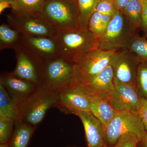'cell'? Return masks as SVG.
<instances>
[{
	"label": "cell",
	"instance_id": "obj_35",
	"mask_svg": "<svg viewBox=\"0 0 147 147\" xmlns=\"http://www.w3.org/2000/svg\"><path fill=\"white\" fill-rule=\"evenodd\" d=\"M13 0H0V2H6L9 3L12 5L13 4Z\"/></svg>",
	"mask_w": 147,
	"mask_h": 147
},
{
	"label": "cell",
	"instance_id": "obj_19",
	"mask_svg": "<svg viewBox=\"0 0 147 147\" xmlns=\"http://www.w3.org/2000/svg\"><path fill=\"white\" fill-rule=\"evenodd\" d=\"M45 0H13L12 13L18 16L40 15Z\"/></svg>",
	"mask_w": 147,
	"mask_h": 147
},
{
	"label": "cell",
	"instance_id": "obj_28",
	"mask_svg": "<svg viewBox=\"0 0 147 147\" xmlns=\"http://www.w3.org/2000/svg\"><path fill=\"white\" fill-rule=\"evenodd\" d=\"M96 11L102 14L113 17L118 10L113 1L100 0L96 7Z\"/></svg>",
	"mask_w": 147,
	"mask_h": 147
},
{
	"label": "cell",
	"instance_id": "obj_29",
	"mask_svg": "<svg viewBox=\"0 0 147 147\" xmlns=\"http://www.w3.org/2000/svg\"><path fill=\"white\" fill-rule=\"evenodd\" d=\"M140 140L136 134L128 133L119 139L115 147H137Z\"/></svg>",
	"mask_w": 147,
	"mask_h": 147
},
{
	"label": "cell",
	"instance_id": "obj_2",
	"mask_svg": "<svg viewBox=\"0 0 147 147\" xmlns=\"http://www.w3.org/2000/svg\"><path fill=\"white\" fill-rule=\"evenodd\" d=\"M128 133L136 134L140 142H145L147 139V131L138 112L117 111L113 120L104 129L105 145L115 146L122 136Z\"/></svg>",
	"mask_w": 147,
	"mask_h": 147
},
{
	"label": "cell",
	"instance_id": "obj_21",
	"mask_svg": "<svg viewBox=\"0 0 147 147\" xmlns=\"http://www.w3.org/2000/svg\"><path fill=\"white\" fill-rule=\"evenodd\" d=\"M123 13L131 29L137 31L141 28L142 5L139 0H129Z\"/></svg>",
	"mask_w": 147,
	"mask_h": 147
},
{
	"label": "cell",
	"instance_id": "obj_32",
	"mask_svg": "<svg viewBox=\"0 0 147 147\" xmlns=\"http://www.w3.org/2000/svg\"><path fill=\"white\" fill-rule=\"evenodd\" d=\"M129 1V0H113L117 10L122 12Z\"/></svg>",
	"mask_w": 147,
	"mask_h": 147
},
{
	"label": "cell",
	"instance_id": "obj_6",
	"mask_svg": "<svg viewBox=\"0 0 147 147\" xmlns=\"http://www.w3.org/2000/svg\"><path fill=\"white\" fill-rule=\"evenodd\" d=\"M116 51L97 48L79 58L74 63L71 86H86L91 82L110 64L112 55Z\"/></svg>",
	"mask_w": 147,
	"mask_h": 147
},
{
	"label": "cell",
	"instance_id": "obj_16",
	"mask_svg": "<svg viewBox=\"0 0 147 147\" xmlns=\"http://www.w3.org/2000/svg\"><path fill=\"white\" fill-rule=\"evenodd\" d=\"M21 43L43 60L59 55L54 37L22 35Z\"/></svg>",
	"mask_w": 147,
	"mask_h": 147
},
{
	"label": "cell",
	"instance_id": "obj_4",
	"mask_svg": "<svg viewBox=\"0 0 147 147\" xmlns=\"http://www.w3.org/2000/svg\"><path fill=\"white\" fill-rule=\"evenodd\" d=\"M74 65L60 55L45 60L39 86L59 94L72 85Z\"/></svg>",
	"mask_w": 147,
	"mask_h": 147
},
{
	"label": "cell",
	"instance_id": "obj_40",
	"mask_svg": "<svg viewBox=\"0 0 147 147\" xmlns=\"http://www.w3.org/2000/svg\"><path fill=\"white\" fill-rule=\"evenodd\" d=\"M67 147H77V146H69Z\"/></svg>",
	"mask_w": 147,
	"mask_h": 147
},
{
	"label": "cell",
	"instance_id": "obj_5",
	"mask_svg": "<svg viewBox=\"0 0 147 147\" xmlns=\"http://www.w3.org/2000/svg\"><path fill=\"white\" fill-rule=\"evenodd\" d=\"M40 16L57 30L81 28L75 0H45Z\"/></svg>",
	"mask_w": 147,
	"mask_h": 147
},
{
	"label": "cell",
	"instance_id": "obj_7",
	"mask_svg": "<svg viewBox=\"0 0 147 147\" xmlns=\"http://www.w3.org/2000/svg\"><path fill=\"white\" fill-rule=\"evenodd\" d=\"M135 35L136 32L129 25L123 12L118 11L104 34L98 40V48L108 51L127 48Z\"/></svg>",
	"mask_w": 147,
	"mask_h": 147
},
{
	"label": "cell",
	"instance_id": "obj_39",
	"mask_svg": "<svg viewBox=\"0 0 147 147\" xmlns=\"http://www.w3.org/2000/svg\"><path fill=\"white\" fill-rule=\"evenodd\" d=\"M146 32V34H145V37H147V31L145 32Z\"/></svg>",
	"mask_w": 147,
	"mask_h": 147
},
{
	"label": "cell",
	"instance_id": "obj_27",
	"mask_svg": "<svg viewBox=\"0 0 147 147\" xmlns=\"http://www.w3.org/2000/svg\"><path fill=\"white\" fill-rule=\"evenodd\" d=\"M15 120L12 118L0 117V144L9 142L13 134Z\"/></svg>",
	"mask_w": 147,
	"mask_h": 147
},
{
	"label": "cell",
	"instance_id": "obj_20",
	"mask_svg": "<svg viewBox=\"0 0 147 147\" xmlns=\"http://www.w3.org/2000/svg\"><path fill=\"white\" fill-rule=\"evenodd\" d=\"M22 35L9 25L0 26V50L14 49L21 43Z\"/></svg>",
	"mask_w": 147,
	"mask_h": 147
},
{
	"label": "cell",
	"instance_id": "obj_31",
	"mask_svg": "<svg viewBox=\"0 0 147 147\" xmlns=\"http://www.w3.org/2000/svg\"><path fill=\"white\" fill-rule=\"evenodd\" d=\"M141 3L142 5L141 29L146 32L147 31V1Z\"/></svg>",
	"mask_w": 147,
	"mask_h": 147
},
{
	"label": "cell",
	"instance_id": "obj_23",
	"mask_svg": "<svg viewBox=\"0 0 147 147\" xmlns=\"http://www.w3.org/2000/svg\"><path fill=\"white\" fill-rule=\"evenodd\" d=\"M113 18L95 11L89 20L88 29L98 40L104 34Z\"/></svg>",
	"mask_w": 147,
	"mask_h": 147
},
{
	"label": "cell",
	"instance_id": "obj_41",
	"mask_svg": "<svg viewBox=\"0 0 147 147\" xmlns=\"http://www.w3.org/2000/svg\"><path fill=\"white\" fill-rule=\"evenodd\" d=\"M110 1H113V0H110Z\"/></svg>",
	"mask_w": 147,
	"mask_h": 147
},
{
	"label": "cell",
	"instance_id": "obj_10",
	"mask_svg": "<svg viewBox=\"0 0 147 147\" xmlns=\"http://www.w3.org/2000/svg\"><path fill=\"white\" fill-rule=\"evenodd\" d=\"M16 60L12 73L16 76L35 84H40L41 70L44 60L20 43L13 49Z\"/></svg>",
	"mask_w": 147,
	"mask_h": 147
},
{
	"label": "cell",
	"instance_id": "obj_15",
	"mask_svg": "<svg viewBox=\"0 0 147 147\" xmlns=\"http://www.w3.org/2000/svg\"><path fill=\"white\" fill-rule=\"evenodd\" d=\"M85 86L92 96L110 101L115 89L113 67L109 65L91 82Z\"/></svg>",
	"mask_w": 147,
	"mask_h": 147
},
{
	"label": "cell",
	"instance_id": "obj_3",
	"mask_svg": "<svg viewBox=\"0 0 147 147\" xmlns=\"http://www.w3.org/2000/svg\"><path fill=\"white\" fill-rule=\"evenodd\" d=\"M58 93L39 86L19 107L18 118L24 123L37 127L49 109L55 108Z\"/></svg>",
	"mask_w": 147,
	"mask_h": 147
},
{
	"label": "cell",
	"instance_id": "obj_34",
	"mask_svg": "<svg viewBox=\"0 0 147 147\" xmlns=\"http://www.w3.org/2000/svg\"><path fill=\"white\" fill-rule=\"evenodd\" d=\"M142 145V147H147V139L144 142H139Z\"/></svg>",
	"mask_w": 147,
	"mask_h": 147
},
{
	"label": "cell",
	"instance_id": "obj_17",
	"mask_svg": "<svg viewBox=\"0 0 147 147\" xmlns=\"http://www.w3.org/2000/svg\"><path fill=\"white\" fill-rule=\"evenodd\" d=\"M36 128L16 119L9 147H28Z\"/></svg>",
	"mask_w": 147,
	"mask_h": 147
},
{
	"label": "cell",
	"instance_id": "obj_8",
	"mask_svg": "<svg viewBox=\"0 0 147 147\" xmlns=\"http://www.w3.org/2000/svg\"><path fill=\"white\" fill-rule=\"evenodd\" d=\"M140 62L137 55L127 48L115 52L110 61L114 72V84L136 86Z\"/></svg>",
	"mask_w": 147,
	"mask_h": 147
},
{
	"label": "cell",
	"instance_id": "obj_38",
	"mask_svg": "<svg viewBox=\"0 0 147 147\" xmlns=\"http://www.w3.org/2000/svg\"><path fill=\"white\" fill-rule=\"evenodd\" d=\"M141 2H143L147 1V0H139Z\"/></svg>",
	"mask_w": 147,
	"mask_h": 147
},
{
	"label": "cell",
	"instance_id": "obj_26",
	"mask_svg": "<svg viewBox=\"0 0 147 147\" xmlns=\"http://www.w3.org/2000/svg\"><path fill=\"white\" fill-rule=\"evenodd\" d=\"M136 86L142 98L147 100V61H141L139 63Z\"/></svg>",
	"mask_w": 147,
	"mask_h": 147
},
{
	"label": "cell",
	"instance_id": "obj_33",
	"mask_svg": "<svg viewBox=\"0 0 147 147\" xmlns=\"http://www.w3.org/2000/svg\"><path fill=\"white\" fill-rule=\"evenodd\" d=\"M11 7V5L6 2H0V13H2L5 9Z\"/></svg>",
	"mask_w": 147,
	"mask_h": 147
},
{
	"label": "cell",
	"instance_id": "obj_36",
	"mask_svg": "<svg viewBox=\"0 0 147 147\" xmlns=\"http://www.w3.org/2000/svg\"><path fill=\"white\" fill-rule=\"evenodd\" d=\"M0 147H9L8 143L0 144Z\"/></svg>",
	"mask_w": 147,
	"mask_h": 147
},
{
	"label": "cell",
	"instance_id": "obj_18",
	"mask_svg": "<svg viewBox=\"0 0 147 147\" xmlns=\"http://www.w3.org/2000/svg\"><path fill=\"white\" fill-rule=\"evenodd\" d=\"M90 112L100 121L104 130L115 115L117 111L109 100L92 96Z\"/></svg>",
	"mask_w": 147,
	"mask_h": 147
},
{
	"label": "cell",
	"instance_id": "obj_14",
	"mask_svg": "<svg viewBox=\"0 0 147 147\" xmlns=\"http://www.w3.org/2000/svg\"><path fill=\"white\" fill-rule=\"evenodd\" d=\"M83 124L88 147H102L105 145L104 127L100 121L89 111L75 113Z\"/></svg>",
	"mask_w": 147,
	"mask_h": 147
},
{
	"label": "cell",
	"instance_id": "obj_22",
	"mask_svg": "<svg viewBox=\"0 0 147 147\" xmlns=\"http://www.w3.org/2000/svg\"><path fill=\"white\" fill-rule=\"evenodd\" d=\"M19 108L6 90L0 84V117L18 118Z\"/></svg>",
	"mask_w": 147,
	"mask_h": 147
},
{
	"label": "cell",
	"instance_id": "obj_24",
	"mask_svg": "<svg viewBox=\"0 0 147 147\" xmlns=\"http://www.w3.org/2000/svg\"><path fill=\"white\" fill-rule=\"evenodd\" d=\"M79 12V24L83 28H88L91 16L96 11L100 0H75Z\"/></svg>",
	"mask_w": 147,
	"mask_h": 147
},
{
	"label": "cell",
	"instance_id": "obj_9",
	"mask_svg": "<svg viewBox=\"0 0 147 147\" xmlns=\"http://www.w3.org/2000/svg\"><path fill=\"white\" fill-rule=\"evenodd\" d=\"M92 96L82 85H74L58 94L55 108L65 115L90 110Z\"/></svg>",
	"mask_w": 147,
	"mask_h": 147
},
{
	"label": "cell",
	"instance_id": "obj_1",
	"mask_svg": "<svg viewBox=\"0 0 147 147\" xmlns=\"http://www.w3.org/2000/svg\"><path fill=\"white\" fill-rule=\"evenodd\" d=\"M54 38L57 42L59 55L73 63L98 48L97 39L88 28L57 30Z\"/></svg>",
	"mask_w": 147,
	"mask_h": 147
},
{
	"label": "cell",
	"instance_id": "obj_37",
	"mask_svg": "<svg viewBox=\"0 0 147 147\" xmlns=\"http://www.w3.org/2000/svg\"><path fill=\"white\" fill-rule=\"evenodd\" d=\"M102 147H115V146H107V145H104Z\"/></svg>",
	"mask_w": 147,
	"mask_h": 147
},
{
	"label": "cell",
	"instance_id": "obj_12",
	"mask_svg": "<svg viewBox=\"0 0 147 147\" xmlns=\"http://www.w3.org/2000/svg\"><path fill=\"white\" fill-rule=\"evenodd\" d=\"M0 84L19 108L37 89L38 86L14 75L12 71L1 74Z\"/></svg>",
	"mask_w": 147,
	"mask_h": 147
},
{
	"label": "cell",
	"instance_id": "obj_30",
	"mask_svg": "<svg viewBox=\"0 0 147 147\" xmlns=\"http://www.w3.org/2000/svg\"><path fill=\"white\" fill-rule=\"evenodd\" d=\"M139 117L141 119L146 130L147 131V100L142 99L141 107L138 111Z\"/></svg>",
	"mask_w": 147,
	"mask_h": 147
},
{
	"label": "cell",
	"instance_id": "obj_25",
	"mask_svg": "<svg viewBox=\"0 0 147 147\" xmlns=\"http://www.w3.org/2000/svg\"><path fill=\"white\" fill-rule=\"evenodd\" d=\"M127 48L137 55L140 61H147V39L146 37L135 35Z\"/></svg>",
	"mask_w": 147,
	"mask_h": 147
},
{
	"label": "cell",
	"instance_id": "obj_11",
	"mask_svg": "<svg viewBox=\"0 0 147 147\" xmlns=\"http://www.w3.org/2000/svg\"><path fill=\"white\" fill-rule=\"evenodd\" d=\"M9 25L24 36L54 37L57 30L39 16H7Z\"/></svg>",
	"mask_w": 147,
	"mask_h": 147
},
{
	"label": "cell",
	"instance_id": "obj_13",
	"mask_svg": "<svg viewBox=\"0 0 147 147\" xmlns=\"http://www.w3.org/2000/svg\"><path fill=\"white\" fill-rule=\"evenodd\" d=\"M115 89L110 102L117 111L130 110L138 112L142 98L137 86L115 84Z\"/></svg>",
	"mask_w": 147,
	"mask_h": 147
}]
</instances>
